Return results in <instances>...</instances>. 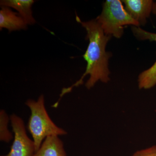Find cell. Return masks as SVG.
Instances as JSON below:
<instances>
[{"label":"cell","instance_id":"30bf717a","mask_svg":"<svg viewBox=\"0 0 156 156\" xmlns=\"http://www.w3.org/2000/svg\"><path fill=\"white\" fill-rule=\"evenodd\" d=\"M10 119L9 117L4 110L0 111V140L2 141L9 143L13 138L12 133L9 131L8 125Z\"/></svg>","mask_w":156,"mask_h":156},{"label":"cell","instance_id":"8fae6325","mask_svg":"<svg viewBox=\"0 0 156 156\" xmlns=\"http://www.w3.org/2000/svg\"><path fill=\"white\" fill-rule=\"evenodd\" d=\"M132 156H156V145L137 151Z\"/></svg>","mask_w":156,"mask_h":156},{"label":"cell","instance_id":"277c9868","mask_svg":"<svg viewBox=\"0 0 156 156\" xmlns=\"http://www.w3.org/2000/svg\"><path fill=\"white\" fill-rule=\"evenodd\" d=\"M10 119L14 139L10 152L5 156H33L34 143L27 134L23 120L15 114L11 115Z\"/></svg>","mask_w":156,"mask_h":156},{"label":"cell","instance_id":"8992f818","mask_svg":"<svg viewBox=\"0 0 156 156\" xmlns=\"http://www.w3.org/2000/svg\"><path fill=\"white\" fill-rule=\"evenodd\" d=\"M126 10L132 18L144 26L152 12L154 2L152 0H124Z\"/></svg>","mask_w":156,"mask_h":156},{"label":"cell","instance_id":"ba28073f","mask_svg":"<svg viewBox=\"0 0 156 156\" xmlns=\"http://www.w3.org/2000/svg\"><path fill=\"white\" fill-rule=\"evenodd\" d=\"M34 2V0H2L0 2V5L15 9L27 25H32L36 23L31 9Z\"/></svg>","mask_w":156,"mask_h":156},{"label":"cell","instance_id":"7c38bea8","mask_svg":"<svg viewBox=\"0 0 156 156\" xmlns=\"http://www.w3.org/2000/svg\"><path fill=\"white\" fill-rule=\"evenodd\" d=\"M152 13L156 15V2L154 3Z\"/></svg>","mask_w":156,"mask_h":156},{"label":"cell","instance_id":"3957f363","mask_svg":"<svg viewBox=\"0 0 156 156\" xmlns=\"http://www.w3.org/2000/svg\"><path fill=\"white\" fill-rule=\"evenodd\" d=\"M105 35L120 38L124 34V26L131 25L139 27L124 9L119 0H107L103 4L101 14L95 19Z\"/></svg>","mask_w":156,"mask_h":156},{"label":"cell","instance_id":"5b68a950","mask_svg":"<svg viewBox=\"0 0 156 156\" xmlns=\"http://www.w3.org/2000/svg\"><path fill=\"white\" fill-rule=\"evenodd\" d=\"M134 36L140 41L148 40L156 43V33L147 31L137 27H131ZM138 87L140 89H148L156 85V61L147 69L142 72L138 76Z\"/></svg>","mask_w":156,"mask_h":156},{"label":"cell","instance_id":"7a4b0ae2","mask_svg":"<svg viewBox=\"0 0 156 156\" xmlns=\"http://www.w3.org/2000/svg\"><path fill=\"white\" fill-rule=\"evenodd\" d=\"M26 105L30 110L28 129L33 139L36 152L48 136L67 134L65 130L56 126L50 119L45 108L44 95H41L37 101L29 99Z\"/></svg>","mask_w":156,"mask_h":156},{"label":"cell","instance_id":"6da1fadb","mask_svg":"<svg viewBox=\"0 0 156 156\" xmlns=\"http://www.w3.org/2000/svg\"><path fill=\"white\" fill-rule=\"evenodd\" d=\"M77 20L87 30V39L89 41L87 51L83 55L87 62V68L80 80L71 87L62 89L61 97L70 92L74 87L83 84L84 78L88 75L90 77L86 84L88 89L94 87L98 81L106 83L110 80L108 60L112 54L107 52L106 47L112 36L105 34L95 19L83 22L77 17Z\"/></svg>","mask_w":156,"mask_h":156},{"label":"cell","instance_id":"9c48e42d","mask_svg":"<svg viewBox=\"0 0 156 156\" xmlns=\"http://www.w3.org/2000/svg\"><path fill=\"white\" fill-rule=\"evenodd\" d=\"M33 156H67L63 142L58 136L47 137Z\"/></svg>","mask_w":156,"mask_h":156},{"label":"cell","instance_id":"4fadbf2b","mask_svg":"<svg viewBox=\"0 0 156 156\" xmlns=\"http://www.w3.org/2000/svg\"><path fill=\"white\" fill-rule=\"evenodd\" d=\"M5 156V155H4V156Z\"/></svg>","mask_w":156,"mask_h":156},{"label":"cell","instance_id":"52a82bcc","mask_svg":"<svg viewBox=\"0 0 156 156\" xmlns=\"http://www.w3.org/2000/svg\"><path fill=\"white\" fill-rule=\"evenodd\" d=\"M27 24L18 13L12 11L9 8L2 7L0 11V30L3 28L13 31L26 30Z\"/></svg>","mask_w":156,"mask_h":156}]
</instances>
